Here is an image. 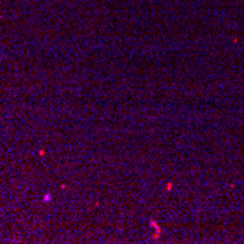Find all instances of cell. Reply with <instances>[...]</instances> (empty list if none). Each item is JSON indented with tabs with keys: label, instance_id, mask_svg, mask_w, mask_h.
I'll list each match as a JSON object with an SVG mask.
<instances>
[{
	"label": "cell",
	"instance_id": "7a4b0ae2",
	"mask_svg": "<svg viewBox=\"0 0 244 244\" xmlns=\"http://www.w3.org/2000/svg\"><path fill=\"white\" fill-rule=\"evenodd\" d=\"M43 200H44V202H50V200H51V194H45V196L43 197Z\"/></svg>",
	"mask_w": 244,
	"mask_h": 244
},
{
	"label": "cell",
	"instance_id": "6da1fadb",
	"mask_svg": "<svg viewBox=\"0 0 244 244\" xmlns=\"http://www.w3.org/2000/svg\"><path fill=\"white\" fill-rule=\"evenodd\" d=\"M151 225H154V228H155V229H157V232H155V235H154V237H152V238H154V240H157V238H158V237H159V234H161V228H159V227H158V225H157V222H155V221H154V219H151Z\"/></svg>",
	"mask_w": 244,
	"mask_h": 244
},
{
	"label": "cell",
	"instance_id": "3957f363",
	"mask_svg": "<svg viewBox=\"0 0 244 244\" xmlns=\"http://www.w3.org/2000/svg\"><path fill=\"white\" fill-rule=\"evenodd\" d=\"M171 187H173V184H171V183H168V184H167V190H171Z\"/></svg>",
	"mask_w": 244,
	"mask_h": 244
}]
</instances>
